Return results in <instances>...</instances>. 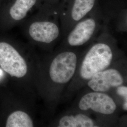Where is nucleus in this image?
I'll use <instances>...</instances> for the list:
<instances>
[{
	"label": "nucleus",
	"instance_id": "obj_1",
	"mask_svg": "<svg viewBox=\"0 0 127 127\" xmlns=\"http://www.w3.org/2000/svg\"><path fill=\"white\" fill-rule=\"evenodd\" d=\"M125 57L108 25H104L99 35L84 48L75 75L64 91L61 103L71 101L95 74Z\"/></svg>",
	"mask_w": 127,
	"mask_h": 127
},
{
	"label": "nucleus",
	"instance_id": "obj_2",
	"mask_svg": "<svg viewBox=\"0 0 127 127\" xmlns=\"http://www.w3.org/2000/svg\"><path fill=\"white\" fill-rule=\"evenodd\" d=\"M84 48L55 49L48 57L44 71L43 95L53 114L75 75Z\"/></svg>",
	"mask_w": 127,
	"mask_h": 127
},
{
	"label": "nucleus",
	"instance_id": "obj_3",
	"mask_svg": "<svg viewBox=\"0 0 127 127\" xmlns=\"http://www.w3.org/2000/svg\"><path fill=\"white\" fill-rule=\"evenodd\" d=\"M74 99L71 108L94 115L104 127L118 124L122 108L112 94L83 90Z\"/></svg>",
	"mask_w": 127,
	"mask_h": 127
},
{
	"label": "nucleus",
	"instance_id": "obj_4",
	"mask_svg": "<svg viewBox=\"0 0 127 127\" xmlns=\"http://www.w3.org/2000/svg\"><path fill=\"white\" fill-rule=\"evenodd\" d=\"M106 24L99 4L91 13L73 26L55 49L84 48L99 35Z\"/></svg>",
	"mask_w": 127,
	"mask_h": 127
},
{
	"label": "nucleus",
	"instance_id": "obj_5",
	"mask_svg": "<svg viewBox=\"0 0 127 127\" xmlns=\"http://www.w3.org/2000/svg\"><path fill=\"white\" fill-rule=\"evenodd\" d=\"M44 17L29 25L28 32L34 41L54 50L62 40V33L59 10L44 7Z\"/></svg>",
	"mask_w": 127,
	"mask_h": 127
},
{
	"label": "nucleus",
	"instance_id": "obj_6",
	"mask_svg": "<svg viewBox=\"0 0 127 127\" xmlns=\"http://www.w3.org/2000/svg\"><path fill=\"white\" fill-rule=\"evenodd\" d=\"M127 62L125 57L96 73L87 82L82 90L112 94L117 87L127 84Z\"/></svg>",
	"mask_w": 127,
	"mask_h": 127
},
{
	"label": "nucleus",
	"instance_id": "obj_7",
	"mask_svg": "<svg viewBox=\"0 0 127 127\" xmlns=\"http://www.w3.org/2000/svg\"><path fill=\"white\" fill-rule=\"evenodd\" d=\"M100 0H63L59 7L62 37L99 5Z\"/></svg>",
	"mask_w": 127,
	"mask_h": 127
},
{
	"label": "nucleus",
	"instance_id": "obj_8",
	"mask_svg": "<svg viewBox=\"0 0 127 127\" xmlns=\"http://www.w3.org/2000/svg\"><path fill=\"white\" fill-rule=\"evenodd\" d=\"M127 0H100L99 6L109 27L120 32H127Z\"/></svg>",
	"mask_w": 127,
	"mask_h": 127
},
{
	"label": "nucleus",
	"instance_id": "obj_9",
	"mask_svg": "<svg viewBox=\"0 0 127 127\" xmlns=\"http://www.w3.org/2000/svg\"><path fill=\"white\" fill-rule=\"evenodd\" d=\"M0 66L12 77L22 78L27 76L28 66L26 60L13 46L0 42Z\"/></svg>",
	"mask_w": 127,
	"mask_h": 127
},
{
	"label": "nucleus",
	"instance_id": "obj_10",
	"mask_svg": "<svg viewBox=\"0 0 127 127\" xmlns=\"http://www.w3.org/2000/svg\"><path fill=\"white\" fill-rule=\"evenodd\" d=\"M50 125L56 127H104L92 114L71 108L54 119Z\"/></svg>",
	"mask_w": 127,
	"mask_h": 127
},
{
	"label": "nucleus",
	"instance_id": "obj_11",
	"mask_svg": "<svg viewBox=\"0 0 127 127\" xmlns=\"http://www.w3.org/2000/svg\"><path fill=\"white\" fill-rule=\"evenodd\" d=\"M37 1L38 0H16L9 10L10 16L16 21L22 20Z\"/></svg>",
	"mask_w": 127,
	"mask_h": 127
},
{
	"label": "nucleus",
	"instance_id": "obj_12",
	"mask_svg": "<svg viewBox=\"0 0 127 127\" xmlns=\"http://www.w3.org/2000/svg\"><path fill=\"white\" fill-rule=\"evenodd\" d=\"M33 122L30 116L23 111L18 110L10 114L6 124L7 127H32Z\"/></svg>",
	"mask_w": 127,
	"mask_h": 127
},
{
	"label": "nucleus",
	"instance_id": "obj_13",
	"mask_svg": "<svg viewBox=\"0 0 127 127\" xmlns=\"http://www.w3.org/2000/svg\"><path fill=\"white\" fill-rule=\"evenodd\" d=\"M43 0L44 1V7L59 10V6L63 0Z\"/></svg>",
	"mask_w": 127,
	"mask_h": 127
},
{
	"label": "nucleus",
	"instance_id": "obj_14",
	"mask_svg": "<svg viewBox=\"0 0 127 127\" xmlns=\"http://www.w3.org/2000/svg\"><path fill=\"white\" fill-rule=\"evenodd\" d=\"M3 75V71L1 69H0V76H1Z\"/></svg>",
	"mask_w": 127,
	"mask_h": 127
}]
</instances>
